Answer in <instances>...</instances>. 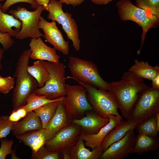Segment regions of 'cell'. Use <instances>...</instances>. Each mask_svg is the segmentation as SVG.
<instances>
[{
  "label": "cell",
  "instance_id": "1",
  "mask_svg": "<svg viewBox=\"0 0 159 159\" xmlns=\"http://www.w3.org/2000/svg\"><path fill=\"white\" fill-rule=\"evenodd\" d=\"M109 84L122 116L128 120L138 95L148 87L144 79L129 70L123 73L120 80L113 81Z\"/></svg>",
  "mask_w": 159,
  "mask_h": 159
},
{
  "label": "cell",
  "instance_id": "2",
  "mask_svg": "<svg viewBox=\"0 0 159 159\" xmlns=\"http://www.w3.org/2000/svg\"><path fill=\"white\" fill-rule=\"evenodd\" d=\"M31 52L30 49L24 50L16 63L13 77L16 80L12 94L14 110L25 105L28 97L38 87L37 80L27 71Z\"/></svg>",
  "mask_w": 159,
  "mask_h": 159
},
{
  "label": "cell",
  "instance_id": "3",
  "mask_svg": "<svg viewBox=\"0 0 159 159\" xmlns=\"http://www.w3.org/2000/svg\"><path fill=\"white\" fill-rule=\"evenodd\" d=\"M116 6L121 20L132 21L142 28L140 47L137 52L138 55L140 53L147 32L150 29L158 26L159 17L134 5L130 0H119L116 3Z\"/></svg>",
  "mask_w": 159,
  "mask_h": 159
},
{
  "label": "cell",
  "instance_id": "4",
  "mask_svg": "<svg viewBox=\"0 0 159 159\" xmlns=\"http://www.w3.org/2000/svg\"><path fill=\"white\" fill-rule=\"evenodd\" d=\"M67 67L71 74L69 78L89 84L99 89L111 91L109 83L100 76L96 65L92 62L70 56Z\"/></svg>",
  "mask_w": 159,
  "mask_h": 159
},
{
  "label": "cell",
  "instance_id": "5",
  "mask_svg": "<svg viewBox=\"0 0 159 159\" xmlns=\"http://www.w3.org/2000/svg\"><path fill=\"white\" fill-rule=\"evenodd\" d=\"M41 61L48 69L50 77L43 87L37 88L34 92L38 95H44L51 100L65 97L67 89L64 65L59 62Z\"/></svg>",
  "mask_w": 159,
  "mask_h": 159
},
{
  "label": "cell",
  "instance_id": "6",
  "mask_svg": "<svg viewBox=\"0 0 159 159\" xmlns=\"http://www.w3.org/2000/svg\"><path fill=\"white\" fill-rule=\"evenodd\" d=\"M76 81L86 89L88 102L96 113L105 118H108L109 115L113 114L123 120L122 116L118 111L119 107L115 97L111 91L97 89L89 84Z\"/></svg>",
  "mask_w": 159,
  "mask_h": 159
},
{
  "label": "cell",
  "instance_id": "7",
  "mask_svg": "<svg viewBox=\"0 0 159 159\" xmlns=\"http://www.w3.org/2000/svg\"><path fill=\"white\" fill-rule=\"evenodd\" d=\"M44 10L42 6L39 5L33 11L19 6H17L16 9L10 10L9 13L22 23L21 28L15 38L22 40L27 37L33 38L44 37V34L39 30V23L41 14Z\"/></svg>",
  "mask_w": 159,
  "mask_h": 159
},
{
  "label": "cell",
  "instance_id": "8",
  "mask_svg": "<svg viewBox=\"0 0 159 159\" xmlns=\"http://www.w3.org/2000/svg\"><path fill=\"white\" fill-rule=\"evenodd\" d=\"M159 112V90L148 87L138 95L128 120L139 124Z\"/></svg>",
  "mask_w": 159,
  "mask_h": 159
},
{
  "label": "cell",
  "instance_id": "9",
  "mask_svg": "<svg viewBox=\"0 0 159 159\" xmlns=\"http://www.w3.org/2000/svg\"><path fill=\"white\" fill-rule=\"evenodd\" d=\"M62 7V4L59 1L50 0L48 4L47 18L62 26L67 38L72 41L74 49L79 51L80 49V41L77 24L72 17V14L64 12Z\"/></svg>",
  "mask_w": 159,
  "mask_h": 159
},
{
  "label": "cell",
  "instance_id": "10",
  "mask_svg": "<svg viewBox=\"0 0 159 159\" xmlns=\"http://www.w3.org/2000/svg\"><path fill=\"white\" fill-rule=\"evenodd\" d=\"M67 94L62 102L68 119L78 117L93 108L88 100L87 91L82 85H66Z\"/></svg>",
  "mask_w": 159,
  "mask_h": 159
},
{
  "label": "cell",
  "instance_id": "11",
  "mask_svg": "<svg viewBox=\"0 0 159 159\" xmlns=\"http://www.w3.org/2000/svg\"><path fill=\"white\" fill-rule=\"evenodd\" d=\"M80 127L76 125H69L58 130L44 145L50 150L59 152L70 148L76 143L81 133Z\"/></svg>",
  "mask_w": 159,
  "mask_h": 159
},
{
  "label": "cell",
  "instance_id": "12",
  "mask_svg": "<svg viewBox=\"0 0 159 159\" xmlns=\"http://www.w3.org/2000/svg\"><path fill=\"white\" fill-rule=\"evenodd\" d=\"M39 27L43 32L45 41L52 45L54 49L61 52L64 55L69 54V42L64 40L62 33L56 25V21L48 22L41 16Z\"/></svg>",
  "mask_w": 159,
  "mask_h": 159
},
{
  "label": "cell",
  "instance_id": "13",
  "mask_svg": "<svg viewBox=\"0 0 159 159\" xmlns=\"http://www.w3.org/2000/svg\"><path fill=\"white\" fill-rule=\"evenodd\" d=\"M134 128L129 130L120 140L113 143L103 152L101 159H124L131 153L135 135Z\"/></svg>",
  "mask_w": 159,
  "mask_h": 159
},
{
  "label": "cell",
  "instance_id": "14",
  "mask_svg": "<svg viewBox=\"0 0 159 159\" xmlns=\"http://www.w3.org/2000/svg\"><path fill=\"white\" fill-rule=\"evenodd\" d=\"M29 46L31 50V59L51 62H59L60 56L56 50L46 45L41 37L32 38Z\"/></svg>",
  "mask_w": 159,
  "mask_h": 159
},
{
  "label": "cell",
  "instance_id": "15",
  "mask_svg": "<svg viewBox=\"0 0 159 159\" xmlns=\"http://www.w3.org/2000/svg\"><path fill=\"white\" fill-rule=\"evenodd\" d=\"M109 120V118L103 117L95 111H91L81 119H73L72 122L79 126L84 133L92 135L98 132L108 123Z\"/></svg>",
  "mask_w": 159,
  "mask_h": 159
},
{
  "label": "cell",
  "instance_id": "16",
  "mask_svg": "<svg viewBox=\"0 0 159 159\" xmlns=\"http://www.w3.org/2000/svg\"><path fill=\"white\" fill-rule=\"evenodd\" d=\"M108 123L101 128L97 133L88 134L81 132L82 137L85 146L92 148H100L103 140L107 134L122 121L119 117L113 114L109 115Z\"/></svg>",
  "mask_w": 159,
  "mask_h": 159
},
{
  "label": "cell",
  "instance_id": "17",
  "mask_svg": "<svg viewBox=\"0 0 159 159\" xmlns=\"http://www.w3.org/2000/svg\"><path fill=\"white\" fill-rule=\"evenodd\" d=\"M139 123L131 119L121 121L105 137L101 144L100 150L102 153L114 143L122 139L130 130L134 128Z\"/></svg>",
  "mask_w": 159,
  "mask_h": 159
},
{
  "label": "cell",
  "instance_id": "18",
  "mask_svg": "<svg viewBox=\"0 0 159 159\" xmlns=\"http://www.w3.org/2000/svg\"><path fill=\"white\" fill-rule=\"evenodd\" d=\"M42 127L40 119L34 111H32L28 112L22 120L15 124L12 127L11 132L16 137L40 130Z\"/></svg>",
  "mask_w": 159,
  "mask_h": 159
},
{
  "label": "cell",
  "instance_id": "19",
  "mask_svg": "<svg viewBox=\"0 0 159 159\" xmlns=\"http://www.w3.org/2000/svg\"><path fill=\"white\" fill-rule=\"evenodd\" d=\"M62 102H59L54 114L46 126L45 129L47 131V141L52 139L59 130L69 125Z\"/></svg>",
  "mask_w": 159,
  "mask_h": 159
},
{
  "label": "cell",
  "instance_id": "20",
  "mask_svg": "<svg viewBox=\"0 0 159 159\" xmlns=\"http://www.w3.org/2000/svg\"><path fill=\"white\" fill-rule=\"evenodd\" d=\"M47 134L46 130L42 128L16 137L24 145L30 147L32 152L35 153L47 141Z\"/></svg>",
  "mask_w": 159,
  "mask_h": 159
},
{
  "label": "cell",
  "instance_id": "21",
  "mask_svg": "<svg viewBox=\"0 0 159 159\" xmlns=\"http://www.w3.org/2000/svg\"><path fill=\"white\" fill-rule=\"evenodd\" d=\"M159 147V138L149 136L138 133L135 140L131 153L144 155L147 153L158 150Z\"/></svg>",
  "mask_w": 159,
  "mask_h": 159
},
{
  "label": "cell",
  "instance_id": "22",
  "mask_svg": "<svg viewBox=\"0 0 159 159\" xmlns=\"http://www.w3.org/2000/svg\"><path fill=\"white\" fill-rule=\"evenodd\" d=\"M102 153L100 148H95L92 151L87 148L81 133L76 144L70 148V159H99Z\"/></svg>",
  "mask_w": 159,
  "mask_h": 159
},
{
  "label": "cell",
  "instance_id": "23",
  "mask_svg": "<svg viewBox=\"0 0 159 159\" xmlns=\"http://www.w3.org/2000/svg\"><path fill=\"white\" fill-rule=\"evenodd\" d=\"M0 2V33H9L15 37L21 27V22L11 14L4 12Z\"/></svg>",
  "mask_w": 159,
  "mask_h": 159
},
{
  "label": "cell",
  "instance_id": "24",
  "mask_svg": "<svg viewBox=\"0 0 159 159\" xmlns=\"http://www.w3.org/2000/svg\"><path fill=\"white\" fill-rule=\"evenodd\" d=\"M128 70L139 77L151 81L159 73V66H152L147 61L135 59L134 64Z\"/></svg>",
  "mask_w": 159,
  "mask_h": 159
},
{
  "label": "cell",
  "instance_id": "25",
  "mask_svg": "<svg viewBox=\"0 0 159 159\" xmlns=\"http://www.w3.org/2000/svg\"><path fill=\"white\" fill-rule=\"evenodd\" d=\"M29 73L37 81L38 87H42L49 78V72L42 61H34L32 66L27 67Z\"/></svg>",
  "mask_w": 159,
  "mask_h": 159
},
{
  "label": "cell",
  "instance_id": "26",
  "mask_svg": "<svg viewBox=\"0 0 159 159\" xmlns=\"http://www.w3.org/2000/svg\"><path fill=\"white\" fill-rule=\"evenodd\" d=\"M64 98V97L61 99L45 104L34 111L41 120L42 128H45L47 124L54 114L59 102L62 101Z\"/></svg>",
  "mask_w": 159,
  "mask_h": 159
},
{
  "label": "cell",
  "instance_id": "27",
  "mask_svg": "<svg viewBox=\"0 0 159 159\" xmlns=\"http://www.w3.org/2000/svg\"><path fill=\"white\" fill-rule=\"evenodd\" d=\"M64 97L51 100L47 98L44 95H38L33 92L27 97L26 104L22 107L29 112L34 111L45 104L61 99Z\"/></svg>",
  "mask_w": 159,
  "mask_h": 159
},
{
  "label": "cell",
  "instance_id": "28",
  "mask_svg": "<svg viewBox=\"0 0 159 159\" xmlns=\"http://www.w3.org/2000/svg\"><path fill=\"white\" fill-rule=\"evenodd\" d=\"M135 129L138 133H143L154 138H159L155 115L138 124Z\"/></svg>",
  "mask_w": 159,
  "mask_h": 159
},
{
  "label": "cell",
  "instance_id": "29",
  "mask_svg": "<svg viewBox=\"0 0 159 159\" xmlns=\"http://www.w3.org/2000/svg\"><path fill=\"white\" fill-rule=\"evenodd\" d=\"M136 6L159 17V0H135Z\"/></svg>",
  "mask_w": 159,
  "mask_h": 159
},
{
  "label": "cell",
  "instance_id": "30",
  "mask_svg": "<svg viewBox=\"0 0 159 159\" xmlns=\"http://www.w3.org/2000/svg\"><path fill=\"white\" fill-rule=\"evenodd\" d=\"M32 159H58V152L52 151L49 150L44 145L41 147L35 153L32 152Z\"/></svg>",
  "mask_w": 159,
  "mask_h": 159
},
{
  "label": "cell",
  "instance_id": "31",
  "mask_svg": "<svg viewBox=\"0 0 159 159\" xmlns=\"http://www.w3.org/2000/svg\"><path fill=\"white\" fill-rule=\"evenodd\" d=\"M8 117L6 115L0 116V139L6 138L11 132L13 126L17 122L9 121Z\"/></svg>",
  "mask_w": 159,
  "mask_h": 159
},
{
  "label": "cell",
  "instance_id": "32",
  "mask_svg": "<svg viewBox=\"0 0 159 159\" xmlns=\"http://www.w3.org/2000/svg\"><path fill=\"white\" fill-rule=\"evenodd\" d=\"M15 78L11 76L3 77L0 75V93H9L13 89L15 84Z\"/></svg>",
  "mask_w": 159,
  "mask_h": 159
},
{
  "label": "cell",
  "instance_id": "33",
  "mask_svg": "<svg viewBox=\"0 0 159 159\" xmlns=\"http://www.w3.org/2000/svg\"><path fill=\"white\" fill-rule=\"evenodd\" d=\"M0 159H5L6 156L12 152L14 142L12 139L8 140L6 138L0 139Z\"/></svg>",
  "mask_w": 159,
  "mask_h": 159
},
{
  "label": "cell",
  "instance_id": "34",
  "mask_svg": "<svg viewBox=\"0 0 159 159\" xmlns=\"http://www.w3.org/2000/svg\"><path fill=\"white\" fill-rule=\"evenodd\" d=\"M19 2H25L30 4L31 7L35 9H36L38 6L36 0H6L1 6V10L4 12L6 13L10 6Z\"/></svg>",
  "mask_w": 159,
  "mask_h": 159
},
{
  "label": "cell",
  "instance_id": "35",
  "mask_svg": "<svg viewBox=\"0 0 159 159\" xmlns=\"http://www.w3.org/2000/svg\"><path fill=\"white\" fill-rule=\"evenodd\" d=\"M11 35L9 33H0V43L2 45V48L5 51L13 46L14 41Z\"/></svg>",
  "mask_w": 159,
  "mask_h": 159
},
{
  "label": "cell",
  "instance_id": "36",
  "mask_svg": "<svg viewBox=\"0 0 159 159\" xmlns=\"http://www.w3.org/2000/svg\"><path fill=\"white\" fill-rule=\"evenodd\" d=\"M62 4L67 5H71L73 7L77 6L82 3L85 0H58Z\"/></svg>",
  "mask_w": 159,
  "mask_h": 159
},
{
  "label": "cell",
  "instance_id": "37",
  "mask_svg": "<svg viewBox=\"0 0 159 159\" xmlns=\"http://www.w3.org/2000/svg\"><path fill=\"white\" fill-rule=\"evenodd\" d=\"M21 119V118L18 114L16 110H14L8 117L9 120L13 122H17Z\"/></svg>",
  "mask_w": 159,
  "mask_h": 159
},
{
  "label": "cell",
  "instance_id": "38",
  "mask_svg": "<svg viewBox=\"0 0 159 159\" xmlns=\"http://www.w3.org/2000/svg\"><path fill=\"white\" fill-rule=\"evenodd\" d=\"M151 81L152 87L156 89L159 90V73L157 74Z\"/></svg>",
  "mask_w": 159,
  "mask_h": 159
},
{
  "label": "cell",
  "instance_id": "39",
  "mask_svg": "<svg viewBox=\"0 0 159 159\" xmlns=\"http://www.w3.org/2000/svg\"><path fill=\"white\" fill-rule=\"evenodd\" d=\"M39 5L42 6L44 10L48 11V4L50 0H36Z\"/></svg>",
  "mask_w": 159,
  "mask_h": 159
},
{
  "label": "cell",
  "instance_id": "40",
  "mask_svg": "<svg viewBox=\"0 0 159 159\" xmlns=\"http://www.w3.org/2000/svg\"><path fill=\"white\" fill-rule=\"evenodd\" d=\"M16 111L18 114L21 119L24 117L28 113L26 109L23 107L18 108L16 110Z\"/></svg>",
  "mask_w": 159,
  "mask_h": 159
},
{
  "label": "cell",
  "instance_id": "41",
  "mask_svg": "<svg viewBox=\"0 0 159 159\" xmlns=\"http://www.w3.org/2000/svg\"><path fill=\"white\" fill-rule=\"evenodd\" d=\"M94 4L97 5L107 4L112 1L113 0H90Z\"/></svg>",
  "mask_w": 159,
  "mask_h": 159
},
{
  "label": "cell",
  "instance_id": "42",
  "mask_svg": "<svg viewBox=\"0 0 159 159\" xmlns=\"http://www.w3.org/2000/svg\"><path fill=\"white\" fill-rule=\"evenodd\" d=\"M70 148H71L64 149L61 151L62 153L63 159H70Z\"/></svg>",
  "mask_w": 159,
  "mask_h": 159
},
{
  "label": "cell",
  "instance_id": "43",
  "mask_svg": "<svg viewBox=\"0 0 159 159\" xmlns=\"http://www.w3.org/2000/svg\"><path fill=\"white\" fill-rule=\"evenodd\" d=\"M4 51L3 48L0 47V70L2 68L1 61L4 56Z\"/></svg>",
  "mask_w": 159,
  "mask_h": 159
},
{
  "label": "cell",
  "instance_id": "44",
  "mask_svg": "<svg viewBox=\"0 0 159 159\" xmlns=\"http://www.w3.org/2000/svg\"><path fill=\"white\" fill-rule=\"evenodd\" d=\"M16 148L15 147V148L13 149V150H12V152L10 154L11 155V159H19L20 158L17 157L16 155Z\"/></svg>",
  "mask_w": 159,
  "mask_h": 159
},
{
  "label": "cell",
  "instance_id": "45",
  "mask_svg": "<svg viewBox=\"0 0 159 159\" xmlns=\"http://www.w3.org/2000/svg\"><path fill=\"white\" fill-rule=\"evenodd\" d=\"M155 115L156 121L157 130L158 132L159 131V112L157 113Z\"/></svg>",
  "mask_w": 159,
  "mask_h": 159
},
{
  "label": "cell",
  "instance_id": "46",
  "mask_svg": "<svg viewBox=\"0 0 159 159\" xmlns=\"http://www.w3.org/2000/svg\"><path fill=\"white\" fill-rule=\"evenodd\" d=\"M4 0H0V2H1V1H4Z\"/></svg>",
  "mask_w": 159,
  "mask_h": 159
}]
</instances>
